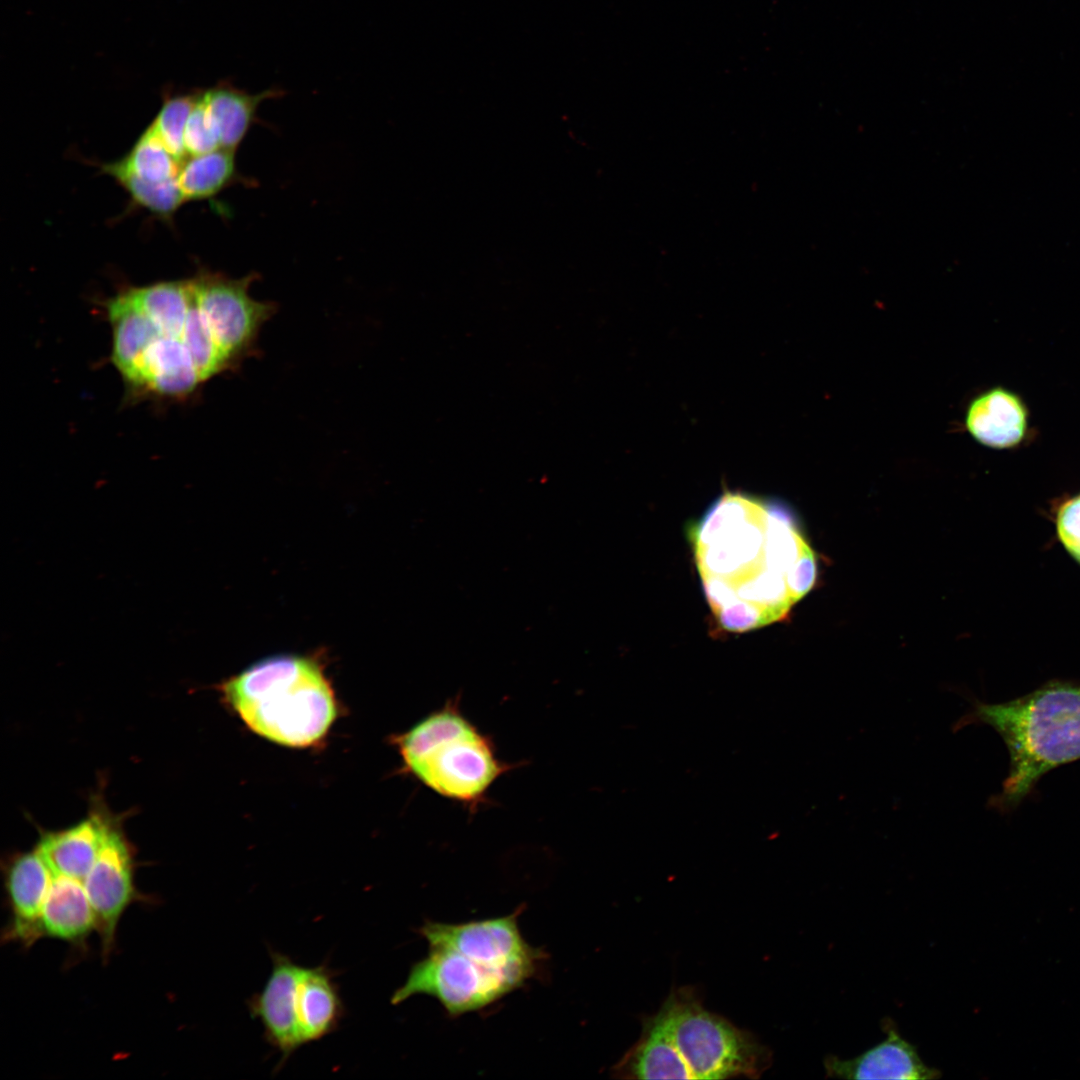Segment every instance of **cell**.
Wrapping results in <instances>:
<instances>
[{
	"label": "cell",
	"instance_id": "cell-8",
	"mask_svg": "<svg viewBox=\"0 0 1080 1080\" xmlns=\"http://www.w3.org/2000/svg\"><path fill=\"white\" fill-rule=\"evenodd\" d=\"M257 277L250 273L234 279L200 271L192 278L199 306L231 370L255 355L259 332L276 311L274 303L250 297V285Z\"/></svg>",
	"mask_w": 1080,
	"mask_h": 1080
},
{
	"label": "cell",
	"instance_id": "cell-5",
	"mask_svg": "<svg viewBox=\"0 0 1080 1080\" xmlns=\"http://www.w3.org/2000/svg\"><path fill=\"white\" fill-rule=\"evenodd\" d=\"M395 744L411 775L471 813L487 803L492 786L513 769L499 758L492 738L465 716L458 698L397 736Z\"/></svg>",
	"mask_w": 1080,
	"mask_h": 1080
},
{
	"label": "cell",
	"instance_id": "cell-4",
	"mask_svg": "<svg viewBox=\"0 0 1080 1080\" xmlns=\"http://www.w3.org/2000/svg\"><path fill=\"white\" fill-rule=\"evenodd\" d=\"M223 693L249 729L288 747L319 742L337 716L329 682L307 658L263 660L228 680Z\"/></svg>",
	"mask_w": 1080,
	"mask_h": 1080
},
{
	"label": "cell",
	"instance_id": "cell-14",
	"mask_svg": "<svg viewBox=\"0 0 1080 1080\" xmlns=\"http://www.w3.org/2000/svg\"><path fill=\"white\" fill-rule=\"evenodd\" d=\"M111 825L99 815L41 836L37 850L56 875L83 882L95 863Z\"/></svg>",
	"mask_w": 1080,
	"mask_h": 1080
},
{
	"label": "cell",
	"instance_id": "cell-12",
	"mask_svg": "<svg viewBox=\"0 0 1080 1080\" xmlns=\"http://www.w3.org/2000/svg\"><path fill=\"white\" fill-rule=\"evenodd\" d=\"M272 972L264 989L248 1001L252 1018L259 1019L266 1041L287 1059L301 1045L296 1020V988L302 966L272 952Z\"/></svg>",
	"mask_w": 1080,
	"mask_h": 1080
},
{
	"label": "cell",
	"instance_id": "cell-19",
	"mask_svg": "<svg viewBox=\"0 0 1080 1080\" xmlns=\"http://www.w3.org/2000/svg\"><path fill=\"white\" fill-rule=\"evenodd\" d=\"M130 291L157 329V337L182 341L190 306L189 280L157 282Z\"/></svg>",
	"mask_w": 1080,
	"mask_h": 1080
},
{
	"label": "cell",
	"instance_id": "cell-24",
	"mask_svg": "<svg viewBox=\"0 0 1080 1080\" xmlns=\"http://www.w3.org/2000/svg\"><path fill=\"white\" fill-rule=\"evenodd\" d=\"M184 144L187 158L221 148L219 131L210 111L205 90L196 91V100L185 127Z\"/></svg>",
	"mask_w": 1080,
	"mask_h": 1080
},
{
	"label": "cell",
	"instance_id": "cell-7",
	"mask_svg": "<svg viewBox=\"0 0 1080 1080\" xmlns=\"http://www.w3.org/2000/svg\"><path fill=\"white\" fill-rule=\"evenodd\" d=\"M520 912L457 924L425 921L419 933L429 945L446 946L471 957L518 989L539 973L545 958L542 950L523 938L518 926Z\"/></svg>",
	"mask_w": 1080,
	"mask_h": 1080
},
{
	"label": "cell",
	"instance_id": "cell-3",
	"mask_svg": "<svg viewBox=\"0 0 1080 1080\" xmlns=\"http://www.w3.org/2000/svg\"><path fill=\"white\" fill-rule=\"evenodd\" d=\"M965 724L991 726L1009 753L1002 790L989 803L1007 813L1051 770L1080 760V683L1051 681L1008 702L975 701Z\"/></svg>",
	"mask_w": 1080,
	"mask_h": 1080
},
{
	"label": "cell",
	"instance_id": "cell-21",
	"mask_svg": "<svg viewBox=\"0 0 1080 1080\" xmlns=\"http://www.w3.org/2000/svg\"><path fill=\"white\" fill-rule=\"evenodd\" d=\"M180 166L148 126L124 157L102 164L100 169L122 171L144 180L163 182L177 178Z\"/></svg>",
	"mask_w": 1080,
	"mask_h": 1080
},
{
	"label": "cell",
	"instance_id": "cell-15",
	"mask_svg": "<svg viewBox=\"0 0 1080 1080\" xmlns=\"http://www.w3.org/2000/svg\"><path fill=\"white\" fill-rule=\"evenodd\" d=\"M296 1020L301 1045L335 1031L344 1005L334 976L326 966L302 967L296 988Z\"/></svg>",
	"mask_w": 1080,
	"mask_h": 1080
},
{
	"label": "cell",
	"instance_id": "cell-23",
	"mask_svg": "<svg viewBox=\"0 0 1080 1080\" xmlns=\"http://www.w3.org/2000/svg\"><path fill=\"white\" fill-rule=\"evenodd\" d=\"M195 100L196 92L166 96L158 114L149 125L180 164L187 159L184 134Z\"/></svg>",
	"mask_w": 1080,
	"mask_h": 1080
},
{
	"label": "cell",
	"instance_id": "cell-18",
	"mask_svg": "<svg viewBox=\"0 0 1080 1080\" xmlns=\"http://www.w3.org/2000/svg\"><path fill=\"white\" fill-rule=\"evenodd\" d=\"M205 94L219 131L220 147L236 151L256 121L261 103L281 97L283 91L272 88L249 93L228 82H221L205 90Z\"/></svg>",
	"mask_w": 1080,
	"mask_h": 1080
},
{
	"label": "cell",
	"instance_id": "cell-9",
	"mask_svg": "<svg viewBox=\"0 0 1080 1080\" xmlns=\"http://www.w3.org/2000/svg\"><path fill=\"white\" fill-rule=\"evenodd\" d=\"M94 911L103 960L114 950L119 922L134 903L151 902L135 885L134 853L121 832L110 827L102 849L83 880Z\"/></svg>",
	"mask_w": 1080,
	"mask_h": 1080
},
{
	"label": "cell",
	"instance_id": "cell-22",
	"mask_svg": "<svg viewBox=\"0 0 1080 1080\" xmlns=\"http://www.w3.org/2000/svg\"><path fill=\"white\" fill-rule=\"evenodd\" d=\"M102 173L112 177L129 194L136 206L161 219H171L185 202L177 178L152 182L122 171L105 170Z\"/></svg>",
	"mask_w": 1080,
	"mask_h": 1080
},
{
	"label": "cell",
	"instance_id": "cell-20",
	"mask_svg": "<svg viewBox=\"0 0 1080 1080\" xmlns=\"http://www.w3.org/2000/svg\"><path fill=\"white\" fill-rule=\"evenodd\" d=\"M238 181L235 151L223 148L188 157L177 175L185 202L212 198Z\"/></svg>",
	"mask_w": 1080,
	"mask_h": 1080
},
{
	"label": "cell",
	"instance_id": "cell-25",
	"mask_svg": "<svg viewBox=\"0 0 1080 1080\" xmlns=\"http://www.w3.org/2000/svg\"><path fill=\"white\" fill-rule=\"evenodd\" d=\"M1056 526L1062 544L1080 562V494L1059 507Z\"/></svg>",
	"mask_w": 1080,
	"mask_h": 1080
},
{
	"label": "cell",
	"instance_id": "cell-6",
	"mask_svg": "<svg viewBox=\"0 0 1080 1080\" xmlns=\"http://www.w3.org/2000/svg\"><path fill=\"white\" fill-rule=\"evenodd\" d=\"M514 990L506 978L477 960L446 946L429 945L427 956L412 965L391 1003L424 994L457 1017L486 1008Z\"/></svg>",
	"mask_w": 1080,
	"mask_h": 1080
},
{
	"label": "cell",
	"instance_id": "cell-16",
	"mask_svg": "<svg viewBox=\"0 0 1080 1080\" xmlns=\"http://www.w3.org/2000/svg\"><path fill=\"white\" fill-rule=\"evenodd\" d=\"M965 424L981 444L1010 448L1020 443L1027 427V412L1013 393L995 388L976 397L969 405Z\"/></svg>",
	"mask_w": 1080,
	"mask_h": 1080
},
{
	"label": "cell",
	"instance_id": "cell-2",
	"mask_svg": "<svg viewBox=\"0 0 1080 1080\" xmlns=\"http://www.w3.org/2000/svg\"><path fill=\"white\" fill-rule=\"evenodd\" d=\"M642 1054L655 1079H757L771 1051L753 1034L703 1008L692 987L674 989L642 1019Z\"/></svg>",
	"mask_w": 1080,
	"mask_h": 1080
},
{
	"label": "cell",
	"instance_id": "cell-11",
	"mask_svg": "<svg viewBox=\"0 0 1080 1080\" xmlns=\"http://www.w3.org/2000/svg\"><path fill=\"white\" fill-rule=\"evenodd\" d=\"M882 1028L885 1039L856 1057L842 1059L835 1055L826 1056V1077L855 1080H931L941 1077L938 1069L928 1066L921 1059L917 1047L900 1034L892 1019L884 1018Z\"/></svg>",
	"mask_w": 1080,
	"mask_h": 1080
},
{
	"label": "cell",
	"instance_id": "cell-13",
	"mask_svg": "<svg viewBox=\"0 0 1080 1080\" xmlns=\"http://www.w3.org/2000/svg\"><path fill=\"white\" fill-rule=\"evenodd\" d=\"M96 932V919L82 881L54 876L41 914L42 938H53L80 952Z\"/></svg>",
	"mask_w": 1080,
	"mask_h": 1080
},
{
	"label": "cell",
	"instance_id": "cell-17",
	"mask_svg": "<svg viewBox=\"0 0 1080 1080\" xmlns=\"http://www.w3.org/2000/svg\"><path fill=\"white\" fill-rule=\"evenodd\" d=\"M112 328V361L125 376L157 336L130 288L105 303Z\"/></svg>",
	"mask_w": 1080,
	"mask_h": 1080
},
{
	"label": "cell",
	"instance_id": "cell-10",
	"mask_svg": "<svg viewBox=\"0 0 1080 1080\" xmlns=\"http://www.w3.org/2000/svg\"><path fill=\"white\" fill-rule=\"evenodd\" d=\"M54 876L37 849L7 860L3 882L9 915L1 935L3 942L30 948L42 938L41 914Z\"/></svg>",
	"mask_w": 1080,
	"mask_h": 1080
},
{
	"label": "cell",
	"instance_id": "cell-1",
	"mask_svg": "<svg viewBox=\"0 0 1080 1080\" xmlns=\"http://www.w3.org/2000/svg\"><path fill=\"white\" fill-rule=\"evenodd\" d=\"M687 536L705 599L726 631L781 621L815 584V551L776 499L724 491Z\"/></svg>",
	"mask_w": 1080,
	"mask_h": 1080
}]
</instances>
